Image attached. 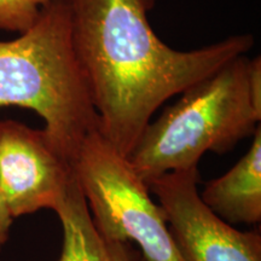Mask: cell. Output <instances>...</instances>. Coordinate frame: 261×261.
<instances>
[{"label":"cell","mask_w":261,"mask_h":261,"mask_svg":"<svg viewBox=\"0 0 261 261\" xmlns=\"http://www.w3.org/2000/svg\"><path fill=\"white\" fill-rule=\"evenodd\" d=\"M201 200L230 225L261 221V127L242 159L221 177L204 185Z\"/></svg>","instance_id":"52a82bcc"},{"label":"cell","mask_w":261,"mask_h":261,"mask_svg":"<svg viewBox=\"0 0 261 261\" xmlns=\"http://www.w3.org/2000/svg\"><path fill=\"white\" fill-rule=\"evenodd\" d=\"M14 219L15 218L12 217L11 212L9 210V205L2 194V190H0V250L8 242L10 228H11Z\"/></svg>","instance_id":"30bf717a"},{"label":"cell","mask_w":261,"mask_h":261,"mask_svg":"<svg viewBox=\"0 0 261 261\" xmlns=\"http://www.w3.org/2000/svg\"><path fill=\"white\" fill-rule=\"evenodd\" d=\"M180 94L146 125L127 156L145 182L198 167L207 151L225 154L255 133L261 120V58H233Z\"/></svg>","instance_id":"7a4b0ae2"},{"label":"cell","mask_w":261,"mask_h":261,"mask_svg":"<svg viewBox=\"0 0 261 261\" xmlns=\"http://www.w3.org/2000/svg\"><path fill=\"white\" fill-rule=\"evenodd\" d=\"M0 107L45 121L52 144L73 163L98 116L71 37L69 0H55L28 31L0 41Z\"/></svg>","instance_id":"3957f363"},{"label":"cell","mask_w":261,"mask_h":261,"mask_svg":"<svg viewBox=\"0 0 261 261\" xmlns=\"http://www.w3.org/2000/svg\"><path fill=\"white\" fill-rule=\"evenodd\" d=\"M55 0H0V31L23 33Z\"/></svg>","instance_id":"9c48e42d"},{"label":"cell","mask_w":261,"mask_h":261,"mask_svg":"<svg viewBox=\"0 0 261 261\" xmlns=\"http://www.w3.org/2000/svg\"><path fill=\"white\" fill-rule=\"evenodd\" d=\"M198 167L149 180L169 231L187 261H261L260 233L237 230L201 200Z\"/></svg>","instance_id":"5b68a950"},{"label":"cell","mask_w":261,"mask_h":261,"mask_svg":"<svg viewBox=\"0 0 261 261\" xmlns=\"http://www.w3.org/2000/svg\"><path fill=\"white\" fill-rule=\"evenodd\" d=\"M56 213L63 228L58 261H136L126 243L110 242L98 231L75 172Z\"/></svg>","instance_id":"ba28073f"},{"label":"cell","mask_w":261,"mask_h":261,"mask_svg":"<svg viewBox=\"0 0 261 261\" xmlns=\"http://www.w3.org/2000/svg\"><path fill=\"white\" fill-rule=\"evenodd\" d=\"M71 37L98 132L128 156L156 110L254 45L234 35L191 51L166 45L150 24L155 0H69Z\"/></svg>","instance_id":"6da1fadb"},{"label":"cell","mask_w":261,"mask_h":261,"mask_svg":"<svg viewBox=\"0 0 261 261\" xmlns=\"http://www.w3.org/2000/svg\"><path fill=\"white\" fill-rule=\"evenodd\" d=\"M74 178V167L44 129L0 121V190L12 217L56 212Z\"/></svg>","instance_id":"8992f818"},{"label":"cell","mask_w":261,"mask_h":261,"mask_svg":"<svg viewBox=\"0 0 261 261\" xmlns=\"http://www.w3.org/2000/svg\"><path fill=\"white\" fill-rule=\"evenodd\" d=\"M73 167L93 223L106 240L135 242L143 261H187L148 184L98 129L85 138Z\"/></svg>","instance_id":"277c9868"}]
</instances>
